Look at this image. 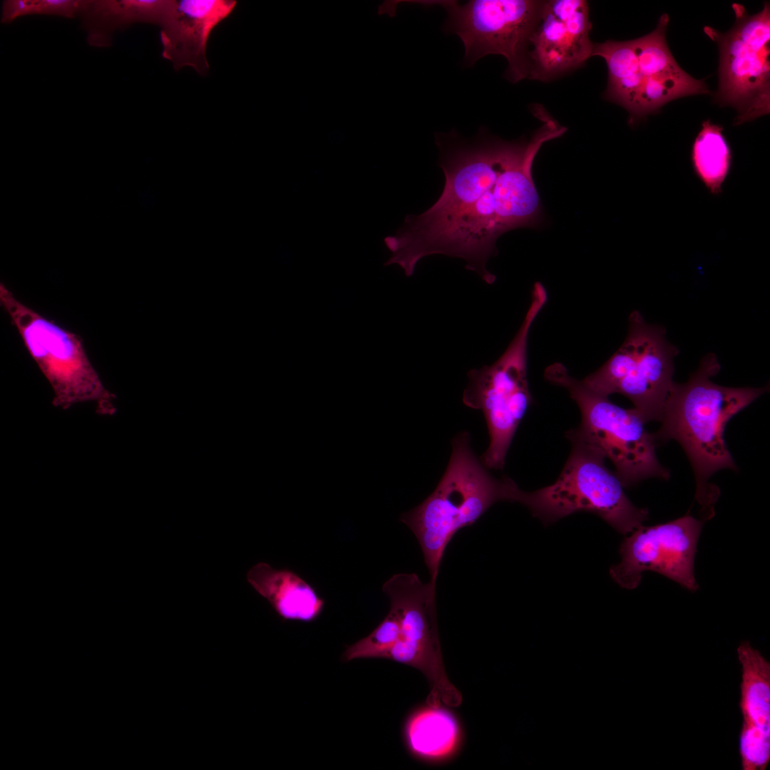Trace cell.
I'll return each mask as SVG.
<instances>
[{
	"label": "cell",
	"mask_w": 770,
	"mask_h": 770,
	"mask_svg": "<svg viewBox=\"0 0 770 770\" xmlns=\"http://www.w3.org/2000/svg\"><path fill=\"white\" fill-rule=\"evenodd\" d=\"M468 432L457 434L446 469L433 493L399 520L415 535L430 581L436 584L446 548L461 528L473 524L498 501L513 502L517 484L495 478L473 451Z\"/></svg>",
	"instance_id": "3"
},
{
	"label": "cell",
	"mask_w": 770,
	"mask_h": 770,
	"mask_svg": "<svg viewBox=\"0 0 770 770\" xmlns=\"http://www.w3.org/2000/svg\"><path fill=\"white\" fill-rule=\"evenodd\" d=\"M721 366L716 355L703 357L687 381L674 383L667 397L655 441L676 440L694 471L695 498L709 518L719 491L709 482L724 468L736 470L724 433L728 421L768 390L764 387H727L712 381Z\"/></svg>",
	"instance_id": "2"
},
{
	"label": "cell",
	"mask_w": 770,
	"mask_h": 770,
	"mask_svg": "<svg viewBox=\"0 0 770 770\" xmlns=\"http://www.w3.org/2000/svg\"><path fill=\"white\" fill-rule=\"evenodd\" d=\"M117 24L149 22L160 25L172 0H123L109 1Z\"/></svg>",
	"instance_id": "21"
},
{
	"label": "cell",
	"mask_w": 770,
	"mask_h": 770,
	"mask_svg": "<svg viewBox=\"0 0 770 770\" xmlns=\"http://www.w3.org/2000/svg\"><path fill=\"white\" fill-rule=\"evenodd\" d=\"M702 524L687 514L665 523L638 527L622 542L621 561L610 569L612 578L632 590L645 571H653L697 590L694 562Z\"/></svg>",
	"instance_id": "13"
},
{
	"label": "cell",
	"mask_w": 770,
	"mask_h": 770,
	"mask_svg": "<svg viewBox=\"0 0 770 770\" xmlns=\"http://www.w3.org/2000/svg\"><path fill=\"white\" fill-rule=\"evenodd\" d=\"M247 580L285 620L312 622L324 607V599L314 588L290 570L258 563L247 572Z\"/></svg>",
	"instance_id": "17"
},
{
	"label": "cell",
	"mask_w": 770,
	"mask_h": 770,
	"mask_svg": "<svg viewBox=\"0 0 770 770\" xmlns=\"http://www.w3.org/2000/svg\"><path fill=\"white\" fill-rule=\"evenodd\" d=\"M88 2L73 0H34L32 14L58 15L71 18L79 9L85 8Z\"/></svg>",
	"instance_id": "22"
},
{
	"label": "cell",
	"mask_w": 770,
	"mask_h": 770,
	"mask_svg": "<svg viewBox=\"0 0 770 770\" xmlns=\"http://www.w3.org/2000/svg\"><path fill=\"white\" fill-rule=\"evenodd\" d=\"M722 131L720 125L709 119L704 121L692 149L694 171L714 195L722 192L732 164V152Z\"/></svg>",
	"instance_id": "19"
},
{
	"label": "cell",
	"mask_w": 770,
	"mask_h": 770,
	"mask_svg": "<svg viewBox=\"0 0 770 770\" xmlns=\"http://www.w3.org/2000/svg\"><path fill=\"white\" fill-rule=\"evenodd\" d=\"M235 6L233 0H172L160 24L163 57L171 61L175 70L188 66L206 74L210 34Z\"/></svg>",
	"instance_id": "16"
},
{
	"label": "cell",
	"mask_w": 770,
	"mask_h": 770,
	"mask_svg": "<svg viewBox=\"0 0 770 770\" xmlns=\"http://www.w3.org/2000/svg\"><path fill=\"white\" fill-rule=\"evenodd\" d=\"M736 651L741 672V767L764 770L770 761V662L748 641L741 642Z\"/></svg>",
	"instance_id": "15"
},
{
	"label": "cell",
	"mask_w": 770,
	"mask_h": 770,
	"mask_svg": "<svg viewBox=\"0 0 770 770\" xmlns=\"http://www.w3.org/2000/svg\"><path fill=\"white\" fill-rule=\"evenodd\" d=\"M401 621L398 611L392 606L383 621L366 637L346 647L344 662L355 659H386L399 640Z\"/></svg>",
	"instance_id": "20"
},
{
	"label": "cell",
	"mask_w": 770,
	"mask_h": 770,
	"mask_svg": "<svg viewBox=\"0 0 770 770\" xmlns=\"http://www.w3.org/2000/svg\"><path fill=\"white\" fill-rule=\"evenodd\" d=\"M440 5L448 12L446 31L457 34L465 48L464 62L473 66L488 54L503 56L508 61L506 78L517 83L528 78L530 39L545 1L471 0L416 1Z\"/></svg>",
	"instance_id": "10"
},
{
	"label": "cell",
	"mask_w": 770,
	"mask_h": 770,
	"mask_svg": "<svg viewBox=\"0 0 770 770\" xmlns=\"http://www.w3.org/2000/svg\"><path fill=\"white\" fill-rule=\"evenodd\" d=\"M534 114L543 123L526 140L506 141L483 130L473 140L454 130L436 135L443 190L430 208L407 215L396 234L385 237L391 252L386 265H398L410 277L422 258L444 255L464 260L466 269L487 284L495 282L486 263L497 253L498 238L540 221L535 157L544 143L567 130L543 108Z\"/></svg>",
	"instance_id": "1"
},
{
	"label": "cell",
	"mask_w": 770,
	"mask_h": 770,
	"mask_svg": "<svg viewBox=\"0 0 770 770\" xmlns=\"http://www.w3.org/2000/svg\"><path fill=\"white\" fill-rule=\"evenodd\" d=\"M669 16L663 14L651 33L625 41L594 43L592 54L608 69L603 97L625 108L636 125L667 103L687 96L707 94L704 79H695L677 63L666 41Z\"/></svg>",
	"instance_id": "5"
},
{
	"label": "cell",
	"mask_w": 770,
	"mask_h": 770,
	"mask_svg": "<svg viewBox=\"0 0 770 770\" xmlns=\"http://www.w3.org/2000/svg\"><path fill=\"white\" fill-rule=\"evenodd\" d=\"M548 301L539 282L534 284L523 320L504 352L491 365L468 372L463 402L481 410L490 443L480 459L490 469H503L515 431L533 403L528 381V345L530 329Z\"/></svg>",
	"instance_id": "6"
},
{
	"label": "cell",
	"mask_w": 770,
	"mask_h": 770,
	"mask_svg": "<svg viewBox=\"0 0 770 770\" xmlns=\"http://www.w3.org/2000/svg\"><path fill=\"white\" fill-rule=\"evenodd\" d=\"M382 590L399 612V637L387 656L416 668L428 682L427 704L456 707L462 696L448 680L441 654L436 610V584L423 583L415 573H397Z\"/></svg>",
	"instance_id": "12"
},
{
	"label": "cell",
	"mask_w": 770,
	"mask_h": 770,
	"mask_svg": "<svg viewBox=\"0 0 770 770\" xmlns=\"http://www.w3.org/2000/svg\"><path fill=\"white\" fill-rule=\"evenodd\" d=\"M566 436L571 451L557 480L530 492L518 487L514 502L546 523L586 511L624 535L642 525L649 518L648 510L636 507L629 500L620 478L606 466L604 453L578 428L570 430Z\"/></svg>",
	"instance_id": "4"
},
{
	"label": "cell",
	"mask_w": 770,
	"mask_h": 770,
	"mask_svg": "<svg viewBox=\"0 0 770 770\" xmlns=\"http://www.w3.org/2000/svg\"><path fill=\"white\" fill-rule=\"evenodd\" d=\"M34 0H8L3 3L2 23H9L19 16L32 14Z\"/></svg>",
	"instance_id": "23"
},
{
	"label": "cell",
	"mask_w": 770,
	"mask_h": 770,
	"mask_svg": "<svg viewBox=\"0 0 770 770\" xmlns=\"http://www.w3.org/2000/svg\"><path fill=\"white\" fill-rule=\"evenodd\" d=\"M676 346L665 337L663 327L647 323L639 311L629 317L627 337L620 348L598 369L582 380L595 391L629 399L645 422L660 421L674 384Z\"/></svg>",
	"instance_id": "9"
},
{
	"label": "cell",
	"mask_w": 770,
	"mask_h": 770,
	"mask_svg": "<svg viewBox=\"0 0 770 770\" xmlns=\"http://www.w3.org/2000/svg\"><path fill=\"white\" fill-rule=\"evenodd\" d=\"M591 28L586 1H545L530 39L528 78L549 82L582 66L592 54Z\"/></svg>",
	"instance_id": "14"
},
{
	"label": "cell",
	"mask_w": 770,
	"mask_h": 770,
	"mask_svg": "<svg viewBox=\"0 0 770 770\" xmlns=\"http://www.w3.org/2000/svg\"><path fill=\"white\" fill-rule=\"evenodd\" d=\"M0 304L49 382L53 405L66 409L92 403L100 414L115 411V396L104 386L78 335L20 302L2 283Z\"/></svg>",
	"instance_id": "7"
},
{
	"label": "cell",
	"mask_w": 770,
	"mask_h": 770,
	"mask_svg": "<svg viewBox=\"0 0 770 770\" xmlns=\"http://www.w3.org/2000/svg\"><path fill=\"white\" fill-rule=\"evenodd\" d=\"M544 377L565 388L576 402L582 419L578 429L612 461L624 487L649 478H669L657 460L654 436L646 430L635 409L618 406L582 379L571 376L561 363L549 365Z\"/></svg>",
	"instance_id": "8"
},
{
	"label": "cell",
	"mask_w": 770,
	"mask_h": 770,
	"mask_svg": "<svg viewBox=\"0 0 770 770\" xmlns=\"http://www.w3.org/2000/svg\"><path fill=\"white\" fill-rule=\"evenodd\" d=\"M736 20L727 32L710 26L704 32L719 47V86L715 101L734 108L735 124L752 120L770 111V4L749 15L733 3Z\"/></svg>",
	"instance_id": "11"
},
{
	"label": "cell",
	"mask_w": 770,
	"mask_h": 770,
	"mask_svg": "<svg viewBox=\"0 0 770 770\" xmlns=\"http://www.w3.org/2000/svg\"><path fill=\"white\" fill-rule=\"evenodd\" d=\"M412 753L428 759L450 756L459 741V729L452 715L440 706L423 708L412 714L404 729Z\"/></svg>",
	"instance_id": "18"
}]
</instances>
